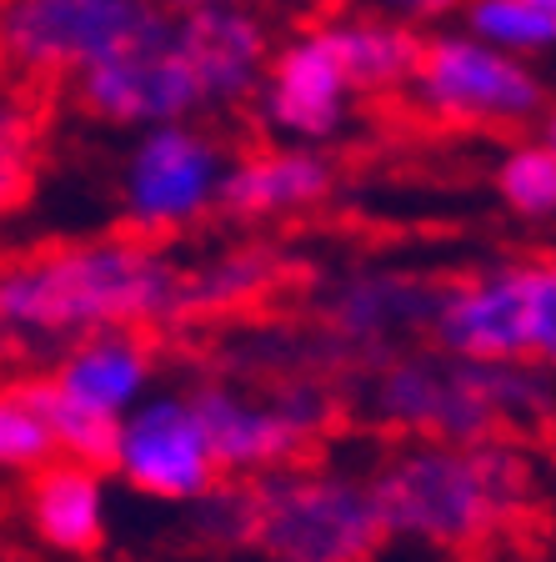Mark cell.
Wrapping results in <instances>:
<instances>
[{
	"label": "cell",
	"mask_w": 556,
	"mask_h": 562,
	"mask_svg": "<svg viewBox=\"0 0 556 562\" xmlns=\"http://www.w3.org/2000/svg\"><path fill=\"white\" fill-rule=\"evenodd\" d=\"M181 261L121 226L0 257V351L41 367L91 331H175Z\"/></svg>",
	"instance_id": "cell-1"
},
{
	"label": "cell",
	"mask_w": 556,
	"mask_h": 562,
	"mask_svg": "<svg viewBox=\"0 0 556 562\" xmlns=\"http://www.w3.org/2000/svg\"><path fill=\"white\" fill-rule=\"evenodd\" d=\"M417 46L421 31L361 5L281 25L246 121L261 131V140L337 151L356 136L366 105L401 95Z\"/></svg>",
	"instance_id": "cell-2"
},
{
	"label": "cell",
	"mask_w": 556,
	"mask_h": 562,
	"mask_svg": "<svg viewBox=\"0 0 556 562\" xmlns=\"http://www.w3.org/2000/svg\"><path fill=\"white\" fill-rule=\"evenodd\" d=\"M366 487L386 538L436 552H476L532 517L542 472L526 437H386L366 462Z\"/></svg>",
	"instance_id": "cell-3"
},
{
	"label": "cell",
	"mask_w": 556,
	"mask_h": 562,
	"mask_svg": "<svg viewBox=\"0 0 556 562\" xmlns=\"http://www.w3.org/2000/svg\"><path fill=\"white\" fill-rule=\"evenodd\" d=\"M356 412L386 437H526L552 422V367L466 362L431 341L406 347L376 367L347 376Z\"/></svg>",
	"instance_id": "cell-4"
},
{
	"label": "cell",
	"mask_w": 556,
	"mask_h": 562,
	"mask_svg": "<svg viewBox=\"0 0 556 562\" xmlns=\"http://www.w3.org/2000/svg\"><path fill=\"white\" fill-rule=\"evenodd\" d=\"M181 386L206 427L220 477H256V472L316 457L347 407L337 376L326 372L231 376L206 367Z\"/></svg>",
	"instance_id": "cell-5"
},
{
	"label": "cell",
	"mask_w": 556,
	"mask_h": 562,
	"mask_svg": "<svg viewBox=\"0 0 556 562\" xmlns=\"http://www.w3.org/2000/svg\"><path fill=\"white\" fill-rule=\"evenodd\" d=\"M246 552L266 562H376L386 527L366 487V468L302 457L241 477Z\"/></svg>",
	"instance_id": "cell-6"
},
{
	"label": "cell",
	"mask_w": 556,
	"mask_h": 562,
	"mask_svg": "<svg viewBox=\"0 0 556 562\" xmlns=\"http://www.w3.org/2000/svg\"><path fill=\"white\" fill-rule=\"evenodd\" d=\"M396 101L436 131L507 140L552 126V86L536 70V60L507 56L466 35L462 25H436L421 35L411 76Z\"/></svg>",
	"instance_id": "cell-7"
},
{
	"label": "cell",
	"mask_w": 556,
	"mask_h": 562,
	"mask_svg": "<svg viewBox=\"0 0 556 562\" xmlns=\"http://www.w3.org/2000/svg\"><path fill=\"white\" fill-rule=\"evenodd\" d=\"M56 457L105 468L116 422L161 386V341L151 331H91L21 376Z\"/></svg>",
	"instance_id": "cell-8"
},
{
	"label": "cell",
	"mask_w": 556,
	"mask_h": 562,
	"mask_svg": "<svg viewBox=\"0 0 556 562\" xmlns=\"http://www.w3.org/2000/svg\"><path fill=\"white\" fill-rule=\"evenodd\" d=\"M427 341L466 362H556V267L536 257H497L436 286Z\"/></svg>",
	"instance_id": "cell-9"
},
{
	"label": "cell",
	"mask_w": 556,
	"mask_h": 562,
	"mask_svg": "<svg viewBox=\"0 0 556 562\" xmlns=\"http://www.w3.org/2000/svg\"><path fill=\"white\" fill-rule=\"evenodd\" d=\"M231 136L216 121H166L131 131L116 161L121 232L175 246L216 222L220 181L231 166Z\"/></svg>",
	"instance_id": "cell-10"
},
{
	"label": "cell",
	"mask_w": 556,
	"mask_h": 562,
	"mask_svg": "<svg viewBox=\"0 0 556 562\" xmlns=\"http://www.w3.org/2000/svg\"><path fill=\"white\" fill-rule=\"evenodd\" d=\"M436 277L401 267H361L341 271L311 296L306 337L331 376H356L361 367H376L406 347H421L436 306Z\"/></svg>",
	"instance_id": "cell-11"
},
{
	"label": "cell",
	"mask_w": 556,
	"mask_h": 562,
	"mask_svg": "<svg viewBox=\"0 0 556 562\" xmlns=\"http://www.w3.org/2000/svg\"><path fill=\"white\" fill-rule=\"evenodd\" d=\"M60 101L81 121L105 131H146L166 121H201V95L185 66L175 11H156L136 35L95 56L60 86Z\"/></svg>",
	"instance_id": "cell-12"
},
{
	"label": "cell",
	"mask_w": 556,
	"mask_h": 562,
	"mask_svg": "<svg viewBox=\"0 0 556 562\" xmlns=\"http://www.w3.org/2000/svg\"><path fill=\"white\" fill-rule=\"evenodd\" d=\"M156 11V0H0V76L50 95Z\"/></svg>",
	"instance_id": "cell-13"
},
{
	"label": "cell",
	"mask_w": 556,
	"mask_h": 562,
	"mask_svg": "<svg viewBox=\"0 0 556 562\" xmlns=\"http://www.w3.org/2000/svg\"><path fill=\"white\" fill-rule=\"evenodd\" d=\"M105 472L121 477L131 492L151 497V503L191 507L220 482V468L211 457L206 427L196 407L185 397V386H156L126 417L116 422Z\"/></svg>",
	"instance_id": "cell-14"
},
{
	"label": "cell",
	"mask_w": 556,
	"mask_h": 562,
	"mask_svg": "<svg viewBox=\"0 0 556 562\" xmlns=\"http://www.w3.org/2000/svg\"><path fill=\"white\" fill-rule=\"evenodd\" d=\"M175 35H181L185 66H191V81L201 95V121H216V126L246 121L261 70L271 60V46L281 35L276 15L256 0L206 5V11L175 15Z\"/></svg>",
	"instance_id": "cell-15"
},
{
	"label": "cell",
	"mask_w": 556,
	"mask_h": 562,
	"mask_svg": "<svg viewBox=\"0 0 556 562\" xmlns=\"http://www.w3.org/2000/svg\"><path fill=\"white\" fill-rule=\"evenodd\" d=\"M341 187L337 151L316 146H286V140H256L236 146L226 181H220L216 222H231L236 232H271V226L302 222L321 211Z\"/></svg>",
	"instance_id": "cell-16"
},
{
	"label": "cell",
	"mask_w": 556,
	"mask_h": 562,
	"mask_svg": "<svg viewBox=\"0 0 556 562\" xmlns=\"http://www.w3.org/2000/svg\"><path fill=\"white\" fill-rule=\"evenodd\" d=\"M296 277L281 241L246 232L241 241L216 246L196 261H181V302H175V331L181 327H220L256 312L261 302Z\"/></svg>",
	"instance_id": "cell-17"
},
{
	"label": "cell",
	"mask_w": 556,
	"mask_h": 562,
	"mask_svg": "<svg viewBox=\"0 0 556 562\" xmlns=\"http://www.w3.org/2000/svg\"><path fill=\"white\" fill-rule=\"evenodd\" d=\"M25 522L46 548L66 558H91L111 538V487L105 468L56 457L46 468L31 472L25 487Z\"/></svg>",
	"instance_id": "cell-18"
},
{
	"label": "cell",
	"mask_w": 556,
	"mask_h": 562,
	"mask_svg": "<svg viewBox=\"0 0 556 562\" xmlns=\"http://www.w3.org/2000/svg\"><path fill=\"white\" fill-rule=\"evenodd\" d=\"M50 136V95L0 76V226L31 201Z\"/></svg>",
	"instance_id": "cell-19"
},
{
	"label": "cell",
	"mask_w": 556,
	"mask_h": 562,
	"mask_svg": "<svg viewBox=\"0 0 556 562\" xmlns=\"http://www.w3.org/2000/svg\"><path fill=\"white\" fill-rule=\"evenodd\" d=\"M497 201L507 206V216H517L522 226H546L556 216V140L552 126L507 136L491 171Z\"/></svg>",
	"instance_id": "cell-20"
},
{
	"label": "cell",
	"mask_w": 556,
	"mask_h": 562,
	"mask_svg": "<svg viewBox=\"0 0 556 562\" xmlns=\"http://www.w3.org/2000/svg\"><path fill=\"white\" fill-rule=\"evenodd\" d=\"M452 25L507 56L542 60L556 46V0H462Z\"/></svg>",
	"instance_id": "cell-21"
},
{
	"label": "cell",
	"mask_w": 556,
	"mask_h": 562,
	"mask_svg": "<svg viewBox=\"0 0 556 562\" xmlns=\"http://www.w3.org/2000/svg\"><path fill=\"white\" fill-rule=\"evenodd\" d=\"M46 462H56V442H50L25 382L11 376V382H0V472H25L31 477Z\"/></svg>",
	"instance_id": "cell-22"
},
{
	"label": "cell",
	"mask_w": 556,
	"mask_h": 562,
	"mask_svg": "<svg viewBox=\"0 0 556 562\" xmlns=\"http://www.w3.org/2000/svg\"><path fill=\"white\" fill-rule=\"evenodd\" d=\"M361 11L371 15H386L396 25H411V31H436V25H452L456 11H462V0H351Z\"/></svg>",
	"instance_id": "cell-23"
},
{
	"label": "cell",
	"mask_w": 556,
	"mask_h": 562,
	"mask_svg": "<svg viewBox=\"0 0 556 562\" xmlns=\"http://www.w3.org/2000/svg\"><path fill=\"white\" fill-rule=\"evenodd\" d=\"M256 5H266L281 25H296V21H316V15H331L351 0H256Z\"/></svg>",
	"instance_id": "cell-24"
},
{
	"label": "cell",
	"mask_w": 556,
	"mask_h": 562,
	"mask_svg": "<svg viewBox=\"0 0 556 562\" xmlns=\"http://www.w3.org/2000/svg\"><path fill=\"white\" fill-rule=\"evenodd\" d=\"M156 5H166V11H206V5H246V0H156Z\"/></svg>",
	"instance_id": "cell-25"
}]
</instances>
